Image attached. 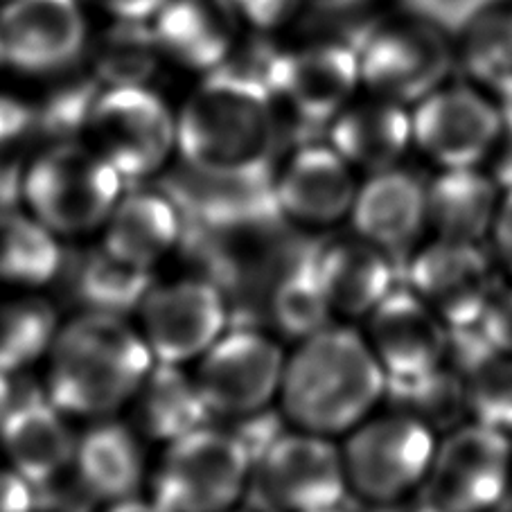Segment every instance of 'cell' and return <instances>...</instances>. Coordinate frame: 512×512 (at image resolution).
<instances>
[{
  "label": "cell",
  "instance_id": "cell-1",
  "mask_svg": "<svg viewBox=\"0 0 512 512\" xmlns=\"http://www.w3.org/2000/svg\"><path fill=\"white\" fill-rule=\"evenodd\" d=\"M280 113L262 75L217 68L176 118V149L188 170L222 181L271 183Z\"/></svg>",
  "mask_w": 512,
  "mask_h": 512
},
{
  "label": "cell",
  "instance_id": "cell-2",
  "mask_svg": "<svg viewBox=\"0 0 512 512\" xmlns=\"http://www.w3.org/2000/svg\"><path fill=\"white\" fill-rule=\"evenodd\" d=\"M386 386L364 332L332 323L287 355L278 400L291 427L334 440L377 413Z\"/></svg>",
  "mask_w": 512,
  "mask_h": 512
},
{
  "label": "cell",
  "instance_id": "cell-3",
  "mask_svg": "<svg viewBox=\"0 0 512 512\" xmlns=\"http://www.w3.org/2000/svg\"><path fill=\"white\" fill-rule=\"evenodd\" d=\"M48 397L70 416L107 418L134 400L154 366L140 330L125 316L82 312L52 343Z\"/></svg>",
  "mask_w": 512,
  "mask_h": 512
},
{
  "label": "cell",
  "instance_id": "cell-4",
  "mask_svg": "<svg viewBox=\"0 0 512 512\" xmlns=\"http://www.w3.org/2000/svg\"><path fill=\"white\" fill-rule=\"evenodd\" d=\"M348 497L393 508L427 488L438 452V431L402 411L373 413L341 438Z\"/></svg>",
  "mask_w": 512,
  "mask_h": 512
},
{
  "label": "cell",
  "instance_id": "cell-5",
  "mask_svg": "<svg viewBox=\"0 0 512 512\" xmlns=\"http://www.w3.org/2000/svg\"><path fill=\"white\" fill-rule=\"evenodd\" d=\"M120 197L118 172L91 145L77 140L52 143L21 176V199L28 213L59 237L102 228Z\"/></svg>",
  "mask_w": 512,
  "mask_h": 512
},
{
  "label": "cell",
  "instance_id": "cell-6",
  "mask_svg": "<svg viewBox=\"0 0 512 512\" xmlns=\"http://www.w3.org/2000/svg\"><path fill=\"white\" fill-rule=\"evenodd\" d=\"M251 465L233 431L199 427L167 445L152 499L167 512H228L249 488Z\"/></svg>",
  "mask_w": 512,
  "mask_h": 512
},
{
  "label": "cell",
  "instance_id": "cell-7",
  "mask_svg": "<svg viewBox=\"0 0 512 512\" xmlns=\"http://www.w3.org/2000/svg\"><path fill=\"white\" fill-rule=\"evenodd\" d=\"M91 147L122 183L145 181L163 170L176 149V118L147 86H107L86 122Z\"/></svg>",
  "mask_w": 512,
  "mask_h": 512
},
{
  "label": "cell",
  "instance_id": "cell-8",
  "mask_svg": "<svg viewBox=\"0 0 512 512\" xmlns=\"http://www.w3.org/2000/svg\"><path fill=\"white\" fill-rule=\"evenodd\" d=\"M255 512H328L348 497L341 449L332 438L285 431L251 465Z\"/></svg>",
  "mask_w": 512,
  "mask_h": 512
},
{
  "label": "cell",
  "instance_id": "cell-9",
  "mask_svg": "<svg viewBox=\"0 0 512 512\" xmlns=\"http://www.w3.org/2000/svg\"><path fill=\"white\" fill-rule=\"evenodd\" d=\"M413 147L438 170L481 167L506 134L499 102L476 86L443 84L411 107Z\"/></svg>",
  "mask_w": 512,
  "mask_h": 512
},
{
  "label": "cell",
  "instance_id": "cell-10",
  "mask_svg": "<svg viewBox=\"0 0 512 512\" xmlns=\"http://www.w3.org/2000/svg\"><path fill=\"white\" fill-rule=\"evenodd\" d=\"M449 34L406 14V19L379 25L357 50L361 86L373 97L413 107L445 84L452 70Z\"/></svg>",
  "mask_w": 512,
  "mask_h": 512
},
{
  "label": "cell",
  "instance_id": "cell-11",
  "mask_svg": "<svg viewBox=\"0 0 512 512\" xmlns=\"http://www.w3.org/2000/svg\"><path fill=\"white\" fill-rule=\"evenodd\" d=\"M262 79L276 102L303 125H330L346 111L361 86V66L355 48L339 41L271 55Z\"/></svg>",
  "mask_w": 512,
  "mask_h": 512
},
{
  "label": "cell",
  "instance_id": "cell-12",
  "mask_svg": "<svg viewBox=\"0 0 512 512\" xmlns=\"http://www.w3.org/2000/svg\"><path fill=\"white\" fill-rule=\"evenodd\" d=\"M285 352L255 328L226 330L199 359L194 373L210 416L244 418L269 409L280 395Z\"/></svg>",
  "mask_w": 512,
  "mask_h": 512
},
{
  "label": "cell",
  "instance_id": "cell-13",
  "mask_svg": "<svg viewBox=\"0 0 512 512\" xmlns=\"http://www.w3.org/2000/svg\"><path fill=\"white\" fill-rule=\"evenodd\" d=\"M427 490L454 512H492L512 492V436L465 420L438 440Z\"/></svg>",
  "mask_w": 512,
  "mask_h": 512
},
{
  "label": "cell",
  "instance_id": "cell-14",
  "mask_svg": "<svg viewBox=\"0 0 512 512\" xmlns=\"http://www.w3.org/2000/svg\"><path fill=\"white\" fill-rule=\"evenodd\" d=\"M228 298L208 278L154 285L145 296L140 334L158 364L183 366L201 359L228 328Z\"/></svg>",
  "mask_w": 512,
  "mask_h": 512
},
{
  "label": "cell",
  "instance_id": "cell-15",
  "mask_svg": "<svg viewBox=\"0 0 512 512\" xmlns=\"http://www.w3.org/2000/svg\"><path fill=\"white\" fill-rule=\"evenodd\" d=\"M88 46L82 0H7L0 10V66L23 75L68 68Z\"/></svg>",
  "mask_w": 512,
  "mask_h": 512
},
{
  "label": "cell",
  "instance_id": "cell-16",
  "mask_svg": "<svg viewBox=\"0 0 512 512\" xmlns=\"http://www.w3.org/2000/svg\"><path fill=\"white\" fill-rule=\"evenodd\" d=\"M490 260L481 244L434 237L411 253L406 289L413 291L447 328L479 323L492 287Z\"/></svg>",
  "mask_w": 512,
  "mask_h": 512
},
{
  "label": "cell",
  "instance_id": "cell-17",
  "mask_svg": "<svg viewBox=\"0 0 512 512\" xmlns=\"http://www.w3.org/2000/svg\"><path fill=\"white\" fill-rule=\"evenodd\" d=\"M355 167L332 145H303L273 174V197L289 224L330 228L350 217Z\"/></svg>",
  "mask_w": 512,
  "mask_h": 512
},
{
  "label": "cell",
  "instance_id": "cell-18",
  "mask_svg": "<svg viewBox=\"0 0 512 512\" xmlns=\"http://www.w3.org/2000/svg\"><path fill=\"white\" fill-rule=\"evenodd\" d=\"M364 337L386 382L445 364L449 328L409 289H393L364 319Z\"/></svg>",
  "mask_w": 512,
  "mask_h": 512
},
{
  "label": "cell",
  "instance_id": "cell-19",
  "mask_svg": "<svg viewBox=\"0 0 512 512\" xmlns=\"http://www.w3.org/2000/svg\"><path fill=\"white\" fill-rule=\"evenodd\" d=\"M352 233L388 253L411 251L429 228L427 185L402 167L368 174L350 210Z\"/></svg>",
  "mask_w": 512,
  "mask_h": 512
},
{
  "label": "cell",
  "instance_id": "cell-20",
  "mask_svg": "<svg viewBox=\"0 0 512 512\" xmlns=\"http://www.w3.org/2000/svg\"><path fill=\"white\" fill-rule=\"evenodd\" d=\"M0 449L16 474L41 488L73 467L77 438L50 397L16 393L0 425Z\"/></svg>",
  "mask_w": 512,
  "mask_h": 512
},
{
  "label": "cell",
  "instance_id": "cell-21",
  "mask_svg": "<svg viewBox=\"0 0 512 512\" xmlns=\"http://www.w3.org/2000/svg\"><path fill=\"white\" fill-rule=\"evenodd\" d=\"M240 23L231 0H167L152 30L163 57L213 73L231 57Z\"/></svg>",
  "mask_w": 512,
  "mask_h": 512
},
{
  "label": "cell",
  "instance_id": "cell-22",
  "mask_svg": "<svg viewBox=\"0 0 512 512\" xmlns=\"http://www.w3.org/2000/svg\"><path fill=\"white\" fill-rule=\"evenodd\" d=\"M312 262L332 312L346 319H366L395 289L391 255L357 235L316 246Z\"/></svg>",
  "mask_w": 512,
  "mask_h": 512
},
{
  "label": "cell",
  "instance_id": "cell-23",
  "mask_svg": "<svg viewBox=\"0 0 512 512\" xmlns=\"http://www.w3.org/2000/svg\"><path fill=\"white\" fill-rule=\"evenodd\" d=\"M102 228V246L109 253L136 267L154 269L179 249L185 222L165 190H134L122 194Z\"/></svg>",
  "mask_w": 512,
  "mask_h": 512
},
{
  "label": "cell",
  "instance_id": "cell-24",
  "mask_svg": "<svg viewBox=\"0 0 512 512\" xmlns=\"http://www.w3.org/2000/svg\"><path fill=\"white\" fill-rule=\"evenodd\" d=\"M328 127L330 145L368 174L397 167L413 147L411 109L382 97L352 102Z\"/></svg>",
  "mask_w": 512,
  "mask_h": 512
},
{
  "label": "cell",
  "instance_id": "cell-25",
  "mask_svg": "<svg viewBox=\"0 0 512 512\" xmlns=\"http://www.w3.org/2000/svg\"><path fill=\"white\" fill-rule=\"evenodd\" d=\"M73 470L95 501L134 499L145 474V456L138 434L116 420H100L77 438Z\"/></svg>",
  "mask_w": 512,
  "mask_h": 512
},
{
  "label": "cell",
  "instance_id": "cell-26",
  "mask_svg": "<svg viewBox=\"0 0 512 512\" xmlns=\"http://www.w3.org/2000/svg\"><path fill=\"white\" fill-rule=\"evenodd\" d=\"M501 194L481 167L440 170L427 185L429 228L440 240L481 244L490 237Z\"/></svg>",
  "mask_w": 512,
  "mask_h": 512
},
{
  "label": "cell",
  "instance_id": "cell-27",
  "mask_svg": "<svg viewBox=\"0 0 512 512\" xmlns=\"http://www.w3.org/2000/svg\"><path fill=\"white\" fill-rule=\"evenodd\" d=\"M131 404L140 434L167 445L206 427L210 418L194 375L185 373L181 366L158 361H154Z\"/></svg>",
  "mask_w": 512,
  "mask_h": 512
},
{
  "label": "cell",
  "instance_id": "cell-28",
  "mask_svg": "<svg viewBox=\"0 0 512 512\" xmlns=\"http://www.w3.org/2000/svg\"><path fill=\"white\" fill-rule=\"evenodd\" d=\"M152 278V269L120 260L104 246L77 255L68 271L70 294L84 312L111 316L138 312L154 287Z\"/></svg>",
  "mask_w": 512,
  "mask_h": 512
},
{
  "label": "cell",
  "instance_id": "cell-29",
  "mask_svg": "<svg viewBox=\"0 0 512 512\" xmlns=\"http://www.w3.org/2000/svg\"><path fill=\"white\" fill-rule=\"evenodd\" d=\"M64 262L59 235L37 217L19 210L0 215V282L43 287L61 276Z\"/></svg>",
  "mask_w": 512,
  "mask_h": 512
},
{
  "label": "cell",
  "instance_id": "cell-30",
  "mask_svg": "<svg viewBox=\"0 0 512 512\" xmlns=\"http://www.w3.org/2000/svg\"><path fill=\"white\" fill-rule=\"evenodd\" d=\"M465 75L501 109L512 107V10L497 7L458 34Z\"/></svg>",
  "mask_w": 512,
  "mask_h": 512
},
{
  "label": "cell",
  "instance_id": "cell-31",
  "mask_svg": "<svg viewBox=\"0 0 512 512\" xmlns=\"http://www.w3.org/2000/svg\"><path fill=\"white\" fill-rule=\"evenodd\" d=\"M314 249H305L273 280L269 316L285 337L303 341L332 325L334 312L314 271Z\"/></svg>",
  "mask_w": 512,
  "mask_h": 512
},
{
  "label": "cell",
  "instance_id": "cell-32",
  "mask_svg": "<svg viewBox=\"0 0 512 512\" xmlns=\"http://www.w3.org/2000/svg\"><path fill=\"white\" fill-rule=\"evenodd\" d=\"M93 77L107 86H147L163 52L149 21H116L91 48Z\"/></svg>",
  "mask_w": 512,
  "mask_h": 512
},
{
  "label": "cell",
  "instance_id": "cell-33",
  "mask_svg": "<svg viewBox=\"0 0 512 512\" xmlns=\"http://www.w3.org/2000/svg\"><path fill=\"white\" fill-rule=\"evenodd\" d=\"M59 323L50 300L25 296L0 305V373L14 377L52 350Z\"/></svg>",
  "mask_w": 512,
  "mask_h": 512
},
{
  "label": "cell",
  "instance_id": "cell-34",
  "mask_svg": "<svg viewBox=\"0 0 512 512\" xmlns=\"http://www.w3.org/2000/svg\"><path fill=\"white\" fill-rule=\"evenodd\" d=\"M386 397L395 402V411L422 420L438 434L461 425L458 420L465 416L463 379L447 364L416 377L388 382Z\"/></svg>",
  "mask_w": 512,
  "mask_h": 512
},
{
  "label": "cell",
  "instance_id": "cell-35",
  "mask_svg": "<svg viewBox=\"0 0 512 512\" xmlns=\"http://www.w3.org/2000/svg\"><path fill=\"white\" fill-rule=\"evenodd\" d=\"M465 418L512 436V359L492 355L463 377Z\"/></svg>",
  "mask_w": 512,
  "mask_h": 512
},
{
  "label": "cell",
  "instance_id": "cell-36",
  "mask_svg": "<svg viewBox=\"0 0 512 512\" xmlns=\"http://www.w3.org/2000/svg\"><path fill=\"white\" fill-rule=\"evenodd\" d=\"M404 12L436 25L445 34H461L479 16L503 7L506 0H400Z\"/></svg>",
  "mask_w": 512,
  "mask_h": 512
},
{
  "label": "cell",
  "instance_id": "cell-37",
  "mask_svg": "<svg viewBox=\"0 0 512 512\" xmlns=\"http://www.w3.org/2000/svg\"><path fill=\"white\" fill-rule=\"evenodd\" d=\"M479 328L497 355L512 359V282L492 291Z\"/></svg>",
  "mask_w": 512,
  "mask_h": 512
},
{
  "label": "cell",
  "instance_id": "cell-38",
  "mask_svg": "<svg viewBox=\"0 0 512 512\" xmlns=\"http://www.w3.org/2000/svg\"><path fill=\"white\" fill-rule=\"evenodd\" d=\"M303 3L305 0H231L240 21L262 32L287 28L303 10Z\"/></svg>",
  "mask_w": 512,
  "mask_h": 512
},
{
  "label": "cell",
  "instance_id": "cell-39",
  "mask_svg": "<svg viewBox=\"0 0 512 512\" xmlns=\"http://www.w3.org/2000/svg\"><path fill=\"white\" fill-rule=\"evenodd\" d=\"M39 129V111L19 97L0 93V154L19 147Z\"/></svg>",
  "mask_w": 512,
  "mask_h": 512
},
{
  "label": "cell",
  "instance_id": "cell-40",
  "mask_svg": "<svg viewBox=\"0 0 512 512\" xmlns=\"http://www.w3.org/2000/svg\"><path fill=\"white\" fill-rule=\"evenodd\" d=\"M488 242L494 262L506 273L508 282H512V185L501 194L499 210L497 217H494Z\"/></svg>",
  "mask_w": 512,
  "mask_h": 512
},
{
  "label": "cell",
  "instance_id": "cell-41",
  "mask_svg": "<svg viewBox=\"0 0 512 512\" xmlns=\"http://www.w3.org/2000/svg\"><path fill=\"white\" fill-rule=\"evenodd\" d=\"M37 490L12 467H0V512H34Z\"/></svg>",
  "mask_w": 512,
  "mask_h": 512
},
{
  "label": "cell",
  "instance_id": "cell-42",
  "mask_svg": "<svg viewBox=\"0 0 512 512\" xmlns=\"http://www.w3.org/2000/svg\"><path fill=\"white\" fill-rule=\"evenodd\" d=\"M116 21H152L167 0H88Z\"/></svg>",
  "mask_w": 512,
  "mask_h": 512
},
{
  "label": "cell",
  "instance_id": "cell-43",
  "mask_svg": "<svg viewBox=\"0 0 512 512\" xmlns=\"http://www.w3.org/2000/svg\"><path fill=\"white\" fill-rule=\"evenodd\" d=\"M21 176L10 165H0V215L14 210V201L21 197Z\"/></svg>",
  "mask_w": 512,
  "mask_h": 512
},
{
  "label": "cell",
  "instance_id": "cell-44",
  "mask_svg": "<svg viewBox=\"0 0 512 512\" xmlns=\"http://www.w3.org/2000/svg\"><path fill=\"white\" fill-rule=\"evenodd\" d=\"M107 512H167L163 506H158L154 499H127V501H120V503H113V506Z\"/></svg>",
  "mask_w": 512,
  "mask_h": 512
},
{
  "label": "cell",
  "instance_id": "cell-45",
  "mask_svg": "<svg viewBox=\"0 0 512 512\" xmlns=\"http://www.w3.org/2000/svg\"><path fill=\"white\" fill-rule=\"evenodd\" d=\"M14 397H16V391H14L12 377L0 373V425H3L7 411H10Z\"/></svg>",
  "mask_w": 512,
  "mask_h": 512
},
{
  "label": "cell",
  "instance_id": "cell-46",
  "mask_svg": "<svg viewBox=\"0 0 512 512\" xmlns=\"http://www.w3.org/2000/svg\"><path fill=\"white\" fill-rule=\"evenodd\" d=\"M416 512H454V510L443 506V503H438L434 499H429L427 503H422L420 508H416Z\"/></svg>",
  "mask_w": 512,
  "mask_h": 512
},
{
  "label": "cell",
  "instance_id": "cell-47",
  "mask_svg": "<svg viewBox=\"0 0 512 512\" xmlns=\"http://www.w3.org/2000/svg\"><path fill=\"white\" fill-rule=\"evenodd\" d=\"M323 5H330V7H348V5H357L361 0H321Z\"/></svg>",
  "mask_w": 512,
  "mask_h": 512
},
{
  "label": "cell",
  "instance_id": "cell-48",
  "mask_svg": "<svg viewBox=\"0 0 512 512\" xmlns=\"http://www.w3.org/2000/svg\"><path fill=\"white\" fill-rule=\"evenodd\" d=\"M328 512H341V508L339 510H328Z\"/></svg>",
  "mask_w": 512,
  "mask_h": 512
},
{
  "label": "cell",
  "instance_id": "cell-49",
  "mask_svg": "<svg viewBox=\"0 0 512 512\" xmlns=\"http://www.w3.org/2000/svg\"><path fill=\"white\" fill-rule=\"evenodd\" d=\"M228 512H233V510H228Z\"/></svg>",
  "mask_w": 512,
  "mask_h": 512
}]
</instances>
